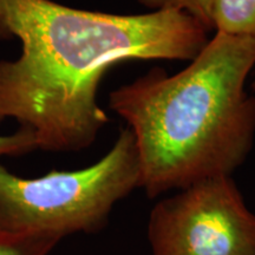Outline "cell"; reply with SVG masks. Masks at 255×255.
I'll return each mask as SVG.
<instances>
[{"mask_svg":"<svg viewBox=\"0 0 255 255\" xmlns=\"http://www.w3.org/2000/svg\"><path fill=\"white\" fill-rule=\"evenodd\" d=\"M254 72H255V69H254ZM252 88H253V90H255V76H254L253 83H252Z\"/></svg>","mask_w":255,"mask_h":255,"instance_id":"obj_9","label":"cell"},{"mask_svg":"<svg viewBox=\"0 0 255 255\" xmlns=\"http://www.w3.org/2000/svg\"><path fill=\"white\" fill-rule=\"evenodd\" d=\"M34 150H38V144L31 130L19 128L11 135H0V158L4 156H23Z\"/></svg>","mask_w":255,"mask_h":255,"instance_id":"obj_8","label":"cell"},{"mask_svg":"<svg viewBox=\"0 0 255 255\" xmlns=\"http://www.w3.org/2000/svg\"><path fill=\"white\" fill-rule=\"evenodd\" d=\"M59 241L47 235L13 233L0 228V255H47Z\"/></svg>","mask_w":255,"mask_h":255,"instance_id":"obj_6","label":"cell"},{"mask_svg":"<svg viewBox=\"0 0 255 255\" xmlns=\"http://www.w3.org/2000/svg\"><path fill=\"white\" fill-rule=\"evenodd\" d=\"M255 37L216 33L181 71L154 68L109 95L127 122L149 199L201 181L232 176L255 139Z\"/></svg>","mask_w":255,"mask_h":255,"instance_id":"obj_2","label":"cell"},{"mask_svg":"<svg viewBox=\"0 0 255 255\" xmlns=\"http://www.w3.org/2000/svg\"><path fill=\"white\" fill-rule=\"evenodd\" d=\"M136 1L150 11L177 9V11L186 12L199 20L207 30H213L212 9L214 0H136Z\"/></svg>","mask_w":255,"mask_h":255,"instance_id":"obj_7","label":"cell"},{"mask_svg":"<svg viewBox=\"0 0 255 255\" xmlns=\"http://www.w3.org/2000/svg\"><path fill=\"white\" fill-rule=\"evenodd\" d=\"M151 255H255V213L232 176L158 201L148 221Z\"/></svg>","mask_w":255,"mask_h":255,"instance_id":"obj_4","label":"cell"},{"mask_svg":"<svg viewBox=\"0 0 255 255\" xmlns=\"http://www.w3.org/2000/svg\"><path fill=\"white\" fill-rule=\"evenodd\" d=\"M208 32L177 9L114 14L53 0H0V40L20 44L17 59H0V124L12 119L31 130L38 150H84L109 122L97 95L110 68L190 62Z\"/></svg>","mask_w":255,"mask_h":255,"instance_id":"obj_1","label":"cell"},{"mask_svg":"<svg viewBox=\"0 0 255 255\" xmlns=\"http://www.w3.org/2000/svg\"><path fill=\"white\" fill-rule=\"evenodd\" d=\"M139 161L131 130H121L101 159L77 170L25 178L0 164V228L63 238L107 227L114 207L139 188Z\"/></svg>","mask_w":255,"mask_h":255,"instance_id":"obj_3","label":"cell"},{"mask_svg":"<svg viewBox=\"0 0 255 255\" xmlns=\"http://www.w3.org/2000/svg\"><path fill=\"white\" fill-rule=\"evenodd\" d=\"M212 24L221 33L255 37V0H214Z\"/></svg>","mask_w":255,"mask_h":255,"instance_id":"obj_5","label":"cell"}]
</instances>
